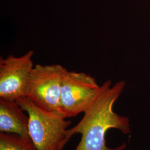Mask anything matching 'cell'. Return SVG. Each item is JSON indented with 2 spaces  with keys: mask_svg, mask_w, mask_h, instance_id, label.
Segmentation results:
<instances>
[{
  "mask_svg": "<svg viewBox=\"0 0 150 150\" xmlns=\"http://www.w3.org/2000/svg\"><path fill=\"white\" fill-rule=\"evenodd\" d=\"M126 82L120 81L112 85L111 81H105L95 100L83 112L80 121L69 129L71 138L73 135H81L80 141L75 150H125V143L111 148L106 143V134L110 129H116L123 134L131 133L129 118L113 111V106L122 93Z\"/></svg>",
  "mask_w": 150,
  "mask_h": 150,
  "instance_id": "cell-1",
  "label": "cell"
},
{
  "mask_svg": "<svg viewBox=\"0 0 150 150\" xmlns=\"http://www.w3.org/2000/svg\"><path fill=\"white\" fill-rule=\"evenodd\" d=\"M28 117V133L38 150H62L70 137L71 121L37 106L23 97L16 101Z\"/></svg>",
  "mask_w": 150,
  "mask_h": 150,
  "instance_id": "cell-2",
  "label": "cell"
},
{
  "mask_svg": "<svg viewBox=\"0 0 150 150\" xmlns=\"http://www.w3.org/2000/svg\"><path fill=\"white\" fill-rule=\"evenodd\" d=\"M100 88L91 75L64 68L61 86V115L67 118L84 112L95 100Z\"/></svg>",
  "mask_w": 150,
  "mask_h": 150,
  "instance_id": "cell-3",
  "label": "cell"
},
{
  "mask_svg": "<svg viewBox=\"0 0 150 150\" xmlns=\"http://www.w3.org/2000/svg\"><path fill=\"white\" fill-rule=\"evenodd\" d=\"M64 69L58 64L35 65L28 81L25 97L43 109L60 114L61 86Z\"/></svg>",
  "mask_w": 150,
  "mask_h": 150,
  "instance_id": "cell-4",
  "label": "cell"
},
{
  "mask_svg": "<svg viewBox=\"0 0 150 150\" xmlns=\"http://www.w3.org/2000/svg\"><path fill=\"white\" fill-rule=\"evenodd\" d=\"M34 51H28L20 56L9 55L0 58V98L16 101L25 97L30 76L35 65Z\"/></svg>",
  "mask_w": 150,
  "mask_h": 150,
  "instance_id": "cell-5",
  "label": "cell"
},
{
  "mask_svg": "<svg viewBox=\"0 0 150 150\" xmlns=\"http://www.w3.org/2000/svg\"><path fill=\"white\" fill-rule=\"evenodd\" d=\"M23 111L16 101L0 98V132L30 137L28 117Z\"/></svg>",
  "mask_w": 150,
  "mask_h": 150,
  "instance_id": "cell-6",
  "label": "cell"
},
{
  "mask_svg": "<svg viewBox=\"0 0 150 150\" xmlns=\"http://www.w3.org/2000/svg\"><path fill=\"white\" fill-rule=\"evenodd\" d=\"M0 150H38L30 137L0 132Z\"/></svg>",
  "mask_w": 150,
  "mask_h": 150,
  "instance_id": "cell-7",
  "label": "cell"
}]
</instances>
